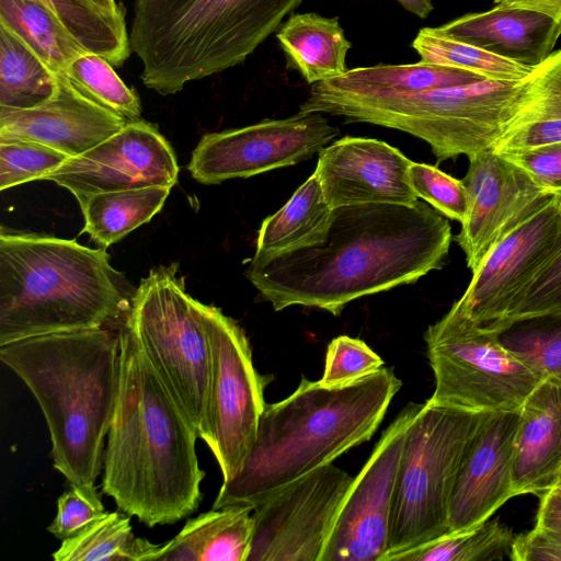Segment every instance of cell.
Masks as SVG:
<instances>
[{
  "instance_id": "6da1fadb",
  "label": "cell",
  "mask_w": 561,
  "mask_h": 561,
  "mask_svg": "<svg viewBox=\"0 0 561 561\" xmlns=\"http://www.w3.org/2000/svg\"><path fill=\"white\" fill-rule=\"evenodd\" d=\"M451 239L448 220L420 201L342 206L323 243L252 256L244 275L275 311L305 306L337 317L357 298L440 270Z\"/></svg>"
},
{
  "instance_id": "7a4b0ae2",
  "label": "cell",
  "mask_w": 561,
  "mask_h": 561,
  "mask_svg": "<svg viewBox=\"0 0 561 561\" xmlns=\"http://www.w3.org/2000/svg\"><path fill=\"white\" fill-rule=\"evenodd\" d=\"M118 336V391L103 455L102 492L148 527L175 524L203 500L197 430L133 332L123 325Z\"/></svg>"
},
{
  "instance_id": "3957f363",
  "label": "cell",
  "mask_w": 561,
  "mask_h": 561,
  "mask_svg": "<svg viewBox=\"0 0 561 561\" xmlns=\"http://www.w3.org/2000/svg\"><path fill=\"white\" fill-rule=\"evenodd\" d=\"M401 388L393 370L341 387L302 377L286 399L265 405L238 473L222 482L211 508L252 505L371 438Z\"/></svg>"
},
{
  "instance_id": "277c9868",
  "label": "cell",
  "mask_w": 561,
  "mask_h": 561,
  "mask_svg": "<svg viewBox=\"0 0 561 561\" xmlns=\"http://www.w3.org/2000/svg\"><path fill=\"white\" fill-rule=\"evenodd\" d=\"M0 360L36 399L47 423L54 468L70 484L95 485L119 379V336L99 328L0 345Z\"/></svg>"
},
{
  "instance_id": "5b68a950",
  "label": "cell",
  "mask_w": 561,
  "mask_h": 561,
  "mask_svg": "<svg viewBox=\"0 0 561 561\" xmlns=\"http://www.w3.org/2000/svg\"><path fill=\"white\" fill-rule=\"evenodd\" d=\"M105 249L51 236L0 233V345L103 328L131 296Z\"/></svg>"
},
{
  "instance_id": "8992f818",
  "label": "cell",
  "mask_w": 561,
  "mask_h": 561,
  "mask_svg": "<svg viewBox=\"0 0 561 561\" xmlns=\"http://www.w3.org/2000/svg\"><path fill=\"white\" fill-rule=\"evenodd\" d=\"M304 0H136L130 49L161 95L241 64Z\"/></svg>"
},
{
  "instance_id": "52a82bcc",
  "label": "cell",
  "mask_w": 561,
  "mask_h": 561,
  "mask_svg": "<svg viewBox=\"0 0 561 561\" xmlns=\"http://www.w3.org/2000/svg\"><path fill=\"white\" fill-rule=\"evenodd\" d=\"M531 75V73H530ZM522 80L483 79L449 88L385 94H344L311 87L299 112L340 116L399 129L426 141L438 162L470 158L494 147L530 87Z\"/></svg>"
},
{
  "instance_id": "ba28073f",
  "label": "cell",
  "mask_w": 561,
  "mask_h": 561,
  "mask_svg": "<svg viewBox=\"0 0 561 561\" xmlns=\"http://www.w3.org/2000/svg\"><path fill=\"white\" fill-rule=\"evenodd\" d=\"M490 412L421 404L405 436L383 561L449 534L454 483L478 427Z\"/></svg>"
},
{
  "instance_id": "9c48e42d",
  "label": "cell",
  "mask_w": 561,
  "mask_h": 561,
  "mask_svg": "<svg viewBox=\"0 0 561 561\" xmlns=\"http://www.w3.org/2000/svg\"><path fill=\"white\" fill-rule=\"evenodd\" d=\"M206 305L185 289L178 263L152 268L134 290L124 325L197 430L210 376Z\"/></svg>"
},
{
  "instance_id": "30bf717a",
  "label": "cell",
  "mask_w": 561,
  "mask_h": 561,
  "mask_svg": "<svg viewBox=\"0 0 561 561\" xmlns=\"http://www.w3.org/2000/svg\"><path fill=\"white\" fill-rule=\"evenodd\" d=\"M435 389L430 402L472 412L519 410L542 381L495 332L456 305L424 332Z\"/></svg>"
},
{
  "instance_id": "8fae6325",
  "label": "cell",
  "mask_w": 561,
  "mask_h": 561,
  "mask_svg": "<svg viewBox=\"0 0 561 561\" xmlns=\"http://www.w3.org/2000/svg\"><path fill=\"white\" fill-rule=\"evenodd\" d=\"M205 319L210 376L197 434L213 451L226 482L238 473L255 439L268 378L255 369L250 342L232 318L206 305Z\"/></svg>"
},
{
  "instance_id": "7c38bea8",
  "label": "cell",
  "mask_w": 561,
  "mask_h": 561,
  "mask_svg": "<svg viewBox=\"0 0 561 561\" xmlns=\"http://www.w3.org/2000/svg\"><path fill=\"white\" fill-rule=\"evenodd\" d=\"M352 481L330 462L256 504L247 561H320Z\"/></svg>"
},
{
  "instance_id": "4fadbf2b",
  "label": "cell",
  "mask_w": 561,
  "mask_h": 561,
  "mask_svg": "<svg viewBox=\"0 0 561 561\" xmlns=\"http://www.w3.org/2000/svg\"><path fill=\"white\" fill-rule=\"evenodd\" d=\"M340 134L323 113H301L206 134L187 165L202 184L250 178L311 158Z\"/></svg>"
},
{
  "instance_id": "5bb4252c",
  "label": "cell",
  "mask_w": 561,
  "mask_h": 561,
  "mask_svg": "<svg viewBox=\"0 0 561 561\" xmlns=\"http://www.w3.org/2000/svg\"><path fill=\"white\" fill-rule=\"evenodd\" d=\"M422 403H409L382 433L347 489L320 561H383L407 431Z\"/></svg>"
},
{
  "instance_id": "9a60e30c",
  "label": "cell",
  "mask_w": 561,
  "mask_h": 561,
  "mask_svg": "<svg viewBox=\"0 0 561 561\" xmlns=\"http://www.w3.org/2000/svg\"><path fill=\"white\" fill-rule=\"evenodd\" d=\"M560 248L561 193L488 253L454 305L479 324L508 319Z\"/></svg>"
},
{
  "instance_id": "2e32d148",
  "label": "cell",
  "mask_w": 561,
  "mask_h": 561,
  "mask_svg": "<svg viewBox=\"0 0 561 561\" xmlns=\"http://www.w3.org/2000/svg\"><path fill=\"white\" fill-rule=\"evenodd\" d=\"M462 179L469 209L456 241L473 273L506 236L547 206L550 192L525 170L492 149L470 158Z\"/></svg>"
},
{
  "instance_id": "e0dca14e",
  "label": "cell",
  "mask_w": 561,
  "mask_h": 561,
  "mask_svg": "<svg viewBox=\"0 0 561 561\" xmlns=\"http://www.w3.org/2000/svg\"><path fill=\"white\" fill-rule=\"evenodd\" d=\"M179 165L157 126L139 119L84 153L69 158L44 180L70 191L81 205L96 193L148 186L172 187Z\"/></svg>"
},
{
  "instance_id": "ac0fdd59",
  "label": "cell",
  "mask_w": 561,
  "mask_h": 561,
  "mask_svg": "<svg viewBox=\"0 0 561 561\" xmlns=\"http://www.w3.org/2000/svg\"><path fill=\"white\" fill-rule=\"evenodd\" d=\"M318 153L314 173L332 209L417 202L409 180L412 161L382 140L346 136Z\"/></svg>"
},
{
  "instance_id": "d6986e66",
  "label": "cell",
  "mask_w": 561,
  "mask_h": 561,
  "mask_svg": "<svg viewBox=\"0 0 561 561\" xmlns=\"http://www.w3.org/2000/svg\"><path fill=\"white\" fill-rule=\"evenodd\" d=\"M520 409L490 412L474 433L460 463L449 503V534L486 522L514 497V442Z\"/></svg>"
},
{
  "instance_id": "ffe728a7",
  "label": "cell",
  "mask_w": 561,
  "mask_h": 561,
  "mask_svg": "<svg viewBox=\"0 0 561 561\" xmlns=\"http://www.w3.org/2000/svg\"><path fill=\"white\" fill-rule=\"evenodd\" d=\"M126 124L58 75L57 91L47 102L28 110H0V140L35 141L72 158L113 136Z\"/></svg>"
},
{
  "instance_id": "44dd1931",
  "label": "cell",
  "mask_w": 561,
  "mask_h": 561,
  "mask_svg": "<svg viewBox=\"0 0 561 561\" xmlns=\"http://www.w3.org/2000/svg\"><path fill=\"white\" fill-rule=\"evenodd\" d=\"M437 28L451 38L530 68H537L551 56L561 35L560 25L550 15L500 4Z\"/></svg>"
},
{
  "instance_id": "7402d4cb",
  "label": "cell",
  "mask_w": 561,
  "mask_h": 561,
  "mask_svg": "<svg viewBox=\"0 0 561 561\" xmlns=\"http://www.w3.org/2000/svg\"><path fill=\"white\" fill-rule=\"evenodd\" d=\"M561 472V385L542 380L520 408L514 442V495L546 493Z\"/></svg>"
},
{
  "instance_id": "603a6c76",
  "label": "cell",
  "mask_w": 561,
  "mask_h": 561,
  "mask_svg": "<svg viewBox=\"0 0 561 561\" xmlns=\"http://www.w3.org/2000/svg\"><path fill=\"white\" fill-rule=\"evenodd\" d=\"M253 508L230 505L190 518L165 542L159 561H247L253 538Z\"/></svg>"
},
{
  "instance_id": "cb8c5ba5",
  "label": "cell",
  "mask_w": 561,
  "mask_h": 561,
  "mask_svg": "<svg viewBox=\"0 0 561 561\" xmlns=\"http://www.w3.org/2000/svg\"><path fill=\"white\" fill-rule=\"evenodd\" d=\"M288 67L311 84L345 73L346 55L352 47L337 16L294 13L276 33Z\"/></svg>"
},
{
  "instance_id": "d4e9b609",
  "label": "cell",
  "mask_w": 561,
  "mask_h": 561,
  "mask_svg": "<svg viewBox=\"0 0 561 561\" xmlns=\"http://www.w3.org/2000/svg\"><path fill=\"white\" fill-rule=\"evenodd\" d=\"M333 219L317 174L313 172L259 230L254 257H270L325 241Z\"/></svg>"
},
{
  "instance_id": "484cf974",
  "label": "cell",
  "mask_w": 561,
  "mask_h": 561,
  "mask_svg": "<svg viewBox=\"0 0 561 561\" xmlns=\"http://www.w3.org/2000/svg\"><path fill=\"white\" fill-rule=\"evenodd\" d=\"M528 93L493 151L505 153L561 141V49L530 75Z\"/></svg>"
},
{
  "instance_id": "4316f807",
  "label": "cell",
  "mask_w": 561,
  "mask_h": 561,
  "mask_svg": "<svg viewBox=\"0 0 561 561\" xmlns=\"http://www.w3.org/2000/svg\"><path fill=\"white\" fill-rule=\"evenodd\" d=\"M483 79L467 70L419 61L412 65L379 64L348 69L336 78L311 87L333 93L385 94L463 85Z\"/></svg>"
},
{
  "instance_id": "83f0119b",
  "label": "cell",
  "mask_w": 561,
  "mask_h": 561,
  "mask_svg": "<svg viewBox=\"0 0 561 561\" xmlns=\"http://www.w3.org/2000/svg\"><path fill=\"white\" fill-rule=\"evenodd\" d=\"M170 190L148 186L91 195L80 205L84 218L83 232L106 249L159 213Z\"/></svg>"
},
{
  "instance_id": "f1b7e54d",
  "label": "cell",
  "mask_w": 561,
  "mask_h": 561,
  "mask_svg": "<svg viewBox=\"0 0 561 561\" xmlns=\"http://www.w3.org/2000/svg\"><path fill=\"white\" fill-rule=\"evenodd\" d=\"M129 515L106 512L61 540L55 561H159L165 542L152 543L133 534Z\"/></svg>"
},
{
  "instance_id": "f546056e",
  "label": "cell",
  "mask_w": 561,
  "mask_h": 561,
  "mask_svg": "<svg viewBox=\"0 0 561 561\" xmlns=\"http://www.w3.org/2000/svg\"><path fill=\"white\" fill-rule=\"evenodd\" d=\"M0 24L25 43L56 75L88 51L37 0H0Z\"/></svg>"
},
{
  "instance_id": "4dcf8cb0",
  "label": "cell",
  "mask_w": 561,
  "mask_h": 561,
  "mask_svg": "<svg viewBox=\"0 0 561 561\" xmlns=\"http://www.w3.org/2000/svg\"><path fill=\"white\" fill-rule=\"evenodd\" d=\"M58 75L0 24V110L36 107L54 96Z\"/></svg>"
},
{
  "instance_id": "1f68e13d",
  "label": "cell",
  "mask_w": 561,
  "mask_h": 561,
  "mask_svg": "<svg viewBox=\"0 0 561 561\" xmlns=\"http://www.w3.org/2000/svg\"><path fill=\"white\" fill-rule=\"evenodd\" d=\"M484 325L538 378L561 385V309Z\"/></svg>"
},
{
  "instance_id": "d6a6232c",
  "label": "cell",
  "mask_w": 561,
  "mask_h": 561,
  "mask_svg": "<svg viewBox=\"0 0 561 561\" xmlns=\"http://www.w3.org/2000/svg\"><path fill=\"white\" fill-rule=\"evenodd\" d=\"M37 1L49 9L88 51L115 66H121L129 56L125 15L105 14L88 0Z\"/></svg>"
},
{
  "instance_id": "836d02e7",
  "label": "cell",
  "mask_w": 561,
  "mask_h": 561,
  "mask_svg": "<svg viewBox=\"0 0 561 561\" xmlns=\"http://www.w3.org/2000/svg\"><path fill=\"white\" fill-rule=\"evenodd\" d=\"M411 46L420 55V61L467 70L484 79L522 80L535 69L451 38L437 27L421 28Z\"/></svg>"
},
{
  "instance_id": "e575fe53",
  "label": "cell",
  "mask_w": 561,
  "mask_h": 561,
  "mask_svg": "<svg viewBox=\"0 0 561 561\" xmlns=\"http://www.w3.org/2000/svg\"><path fill=\"white\" fill-rule=\"evenodd\" d=\"M514 539L499 519H488L470 530L448 534L401 553L393 561H500L510 559Z\"/></svg>"
},
{
  "instance_id": "d590c367",
  "label": "cell",
  "mask_w": 561,
  "mask_h": 561,
  "mask_svg": "<svg viewBox=\"0 0 561 561\" xmlns=\"http://www.w3.org/2000/svg\"><path fill=\"white\" fill-rule=\"evenodd\" d=\"M111 65L104 57L85 51L68 66L62 76L83 95L126 123L141 119L138 95L124 83Z\"/></svg>"
},
{
  "instance_id": "8d00e7d4",
  "label": "cell",
  "mask_w": 561,
  "mask_h": 561,
  "mask_svg": "<svg viewBox=\"0 0 561 561\" xmlns=\"http://www.w3.org/2000/svg\"><path fill=\"white\" fill-rule=\"evenodd\" d=\"M70 157L46 145L28 140H0V190L44 180Z\"/></svg>"
},
{
  "instance_id": "74e56055",
  "label": "cell",
  "mask_w": 561,
  "mask_h": 561,
  "mask_svg": "<svg viewBox=\"0 0 561 561\" xmlns=\"http://www.w3.org/2000/svg\"><path fill=\"white\" fill-rule=\"evenodd\" d=\"M410 184L417 197L423 198L444 216L462 224L469 209V196L462 180L437 167L413 162L409 168Z\"/></svg>"
},
{
  "instance_id": "f35d334b",
  "label": "cell",
  "mask_w": 561,
  "mask_h": 561,
  "mask_svg": "<svg viewBox=\"0 0 561 561\" xmlns=\"http://www.w3.org/2000/svg\"><path fill=\"white\" fill-rule=\"evenodd\" d=\"M383 366V360L364 341L341 335L327 348L324 373L319 380L329 387L356 381Z\"/></svg>"
},
{
  "instance_id": "ab89813d",
  "label": "cell",
  "mask_w": 561,
  "mask_h": 561,
  "mask_svg": "<svg viewBox=\"0 0 561 561\" xmlns=\"http://www.w3.org/2000/svg\"><path fill=\"white\" fill-rule=\"evenodd\" d=\"M106 510L95 485L70 484L57 501V514L47 530L58 539H67L87 524L103 516Z\"/></svg>"
},
{
  "instance_id": "60d3db41",
  "label": "cell",
  "mask_w": 561,
  "mask_h": 561,
  "mask_svg": "<svg viewBox=\"0 0 561 561\" xmlns=\"http://www.w3.org/2000/svg\"><path fill=\"white\" fill-rule=\"evenodd\" d=\"M557 309H561V248L540 271L506 320Z\"/></svg>"
},
{
  "instance_id": "b9f144b4",
  "label": "cell",
  "mask_w": 561,
  "mask_h": 561,
  "mask_svg": "<svg viewBox=\"0 0 561 561\" xmlns=\"http://www.w3.org/2000/svg\"><path fill=\"white\" fill-rule=\"evenodd\" d=\"M499 154L520 167L545 188L561 193V141Z\"/></svg>"
},
{
  "instance_id": "7bdbcfd3",
  "label": "cell",
  "mask_w": 561,
  "mask_h": 561,
  "mask_svg": "<svg viewBox=\"0 0 561 561\" xmlns=\"http://www.w3.org/2000/svg\"><path fill=\"white\" fill-rule=\"evenodd\" d=\"M510 559L513 561H561V533L534 527L515 536Z\"/></svg>"
},
{
  "instance_id": "ee69618b",
  "label": "cell",
  "mask_w": 561,
  "mask_h": 561,
  "mask_svg": "<svg viewBox=\"0 0 561 561\" xmlns=\"http://www.w3.org/2000/svg\"><path fill=\"white\" fill-rule=\"evenodd\" d=\"M536 527L561 533V493L548 490L539 496Z\"/></svg>"
},
{
  "instance_id": "f6af8a7d",
  "label": "cell",
  "mask_w": 561,
  "mask_h": 561,
  "mask_svg": "<svg viewBox=\"0 0 561 561\" xmlns=\"http://www.w3.org/2000/svg\"><path fill=\"white\" fill-rule=\"evenodd\" d=\"M494 3L541 11L554 19L561 27V0H494Z\"/></svg>"
},
{
  "instance_id": "bcb514c9",
  "label": "cell",
  "mask_w": 561,
  "mask_h": 561,
  "mask_svg": "<svg viewBox=\"0 0 561 561\" xmlns=\"http://www.w3.org/2000/svg\"><path fill=\"white\" fill-rule=\"evenodd\" d=\"M403 9L415 14L420 19H426L433 11L434 5L431 0H397Z\"/></svg>"
},
{
  "instance_id": "7dc6e473",
  "label": "cell",
  "mask_w": 561,
  "mask_h": 561,
  "mask_svg": "<svg viewBox=\"0 0 561 561\" xmlns=\"http://www.w3.org/2000/svg\"><path fill=\"white\" fill-rule=\"evenodd\" d=\"M88 1L105 14H108L112 16L125 15L124 7L121 3H116L115 0H88Z\"/></svg>"
},
{
  "instance_id": "c3c4849f",
  "label": "cell",
  "mask_w": 561,
  "mask_h": 561,
  "mask_svg": "<svg viewBox=\"0 0 561 561\" xmlns=\"http://www.w3.org/2000/svg\"><path fill=\"white\" fill-rule=\"evenodd\" d=\"M549 490H554V491H558V492L561 493V472L559 473L556 482L553 483V485Z\"/></svg>"
}]
</instances>
